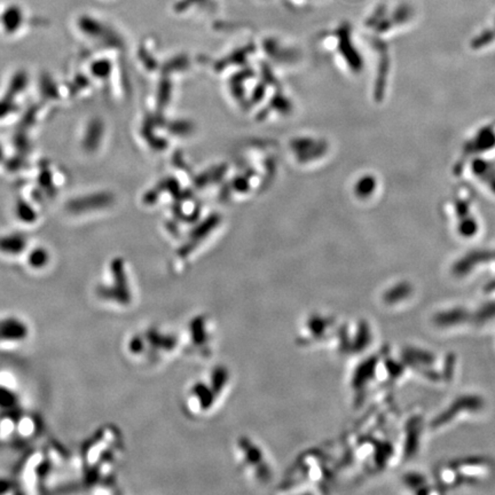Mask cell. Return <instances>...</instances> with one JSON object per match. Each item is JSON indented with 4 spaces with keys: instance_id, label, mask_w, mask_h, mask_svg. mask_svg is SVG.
I'll return each instance as SVG.
<instances>
[{
    "instance_id": "cell-1",
    "label": "cell",
    "mask_w": 495,
    "mask_h": 495,
    "mask_svg": "<svg viewBox=\"0 0 495 495\" xmlns=\"http://www.w3.org/2000/svg\"><path fill=\"white\" fill-rule=\"evenodd\" d=\"M103 283L96 288V296L100 302L119 309H128L135 302V295L130 279L123 273H112Z\"/></svg>"
},
{
    "instance_id": "cell-2",
    "label": "cell",
    "mask_w": 495,
    "mask_h": 495,
    "mask_svg": "<svg viewBox=\"0 0 495 495\" xmlns=\"http://www.w3.org/2000/svg\"><path fill=\"white\" fill-rule=\"evenodd\" d=\"M29 323L15 314L0 316V348H16L30 339Z\"/></svg>"
}]
</instances>
